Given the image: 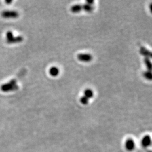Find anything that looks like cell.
Segmentation results:
<instances>
[{"instance_id":"7a4b0ae2","label":"cell","mask_w":152,"mask_h":152,"mask_svg":"<svg viewBox=\"0 0 152 152\" xmlns=\"http://www.w3.org/2000/svg\"><path fill=\"white\" fill-rule=\"evenodd\" d=\"M6 42L9 43H15L22 42L23 40V37L22 36H15L12 31H9L6 32Z\"/></svg>"},{"instance_id":"52a82bcc","label":"cell","mask_w":152,"mask_h":152,"mask_svg":"<svg viewBox=\"0 0 152 152\" xmlns=\"http://www.w3.org/2000/svg\"><path fill=\"white\" fill-rule=\"evenodd\" d=\"M60 73L59 69L56 66H52L49 69V74L52 77H56L58 76Z\"/></svg>"},{"instance_id":"8992f818","label":"cell","mask_w":152,"mask_h":152,"mask_svg":"<svg viewBox=\"0 0 152 152\" xmlns=\"http://www.w3.org/2000/svg\"><path fill=\"white\" fill-rule=\"evenodd\" d=\"M152 143L151 137L149 135H145L141 140V145L144 148H148L151 146Z\"/></svg>"},{"instance_id":"5bb4252c","label":"cell","mask_w":152,"mask_h":152,"mask_svg":"<svg viewBox=\"0 0 152 152\" xmlns=\"http://www.w3.org/2000/svg\"><path fill=\"white\" fill-rule=\"evenodd\" d=\"M89 99L85 96H83L80 99V102L83 104V105H87L89 102Z\"/></svg>"},{"instance_id":"8fae6325","label":"cell","mask_w":152,"mask_h":152,"mask_svg":"<svg viewBox=\"0 0 152 152\" xmlns=\"http://www.w3.org/2000/svg\"><path fill=\"white\" fill-rule=\"evenodd\" d=\"M94 10V7L92 5H90L87 3L85 4L84 5H82V10H85L86 12L90 13L92 12Z\"/></svg>"},{"instance_id":"ba28073f","label":"cell","mask_w":152,"mask_h":152,"mask_svg":"<svg viewBox=\"0 0 152 152\" xmlns=\"http://www.w3.org/2000/svg\"><path fill=\"white\" fill-rule=\"evenodd\" d=\"M140 54L142 55H144L145 56V58H150L152 56V54L151 52L150 51L147 50L146 48H144V47H141L140 48Z\"/></svg>"},{"instance_id":"6da1fadb","label":"cell","mask_w":152,"mask_h":152,"mask_svg":"<svg viewBox=\"0 0 152 152\" xmlns=\"http://www.w3.org/2000/svg\"><path fill=\"white\" fill-rule=\"evenodd\" d=\"M18 79L15 78L10 81L9 82L6 83L1 85L0 89L1 91L3 92H10L14 91L18 89V86L17 85Z\"/></svg>"},{"instance_id":"7c38bea8","label":"cell","mask_w":152,"mask_h":152,"mask_svg":"<svg viewBox=\"0 0 152 152\" xmlns=\"http://www.w3.org/2000/svg\"><path fill=\"white\" fill-rule=\"evenodd\" d=\"M144 63H145V64L148 70L149 71H151V70H152V63H151V60H149V58H145Z\"/></svg>"},{"instance_id":"3957f363","label":"cell","mask_w":152,"mask_h":152,"mask_svg":"<svg viewBox=\"0 0 152 152\" xmlns=\"http://www.w3.org/2000/svg\"><path fill=\"white\" fill-rule=\"evenodd\" d=\"M136 142L132 138L127 139L124 142V148L127 152L134 151L136 148Z\"/></svg>"},{"instance_id":"277c9868","label":"cell","mask_w":152,"mask_h":152,"mask_svg":"<svg viewBox=\"0 0 152 152\" xmlns=\"http://www.w3.org/2000/svg\"><path fill=\"white\" fill-rule=\"evenodd\" d=\"M1 16L5 18H16L19 16V14L15 10H5L1 13Z\"/></svg>"},{"instance_id":"9a60e30c","label":"cell","mask_w":152,"mask_h":152,"mask_svg":"<svg viewBox=\"0 0 152 152\" xmlns=\"http://www.w3.org/2000/svg\"><path fill=\"white\" fill-rule=\"evenodd\" d=\"M94 3V1H86V3L90 5H92V4Z\"/></svg>"},{"instance_id":"4fadbf2b","label":"cell","mask_w":152,"mask_h":152,"mask_svg":"<svg viewBox=\"0 0 152 152\" xmlns=\"http://www.w3.org/2000/svg\"><path fill=\"white\" fill-rule=\"evenodd\" d=\"M143 75H144V77L147 79H148V80L152 79V75L151 71H146L144 73Z\"/></svg>"},{"instance_id":"2e32d148","label":"cell","mask_w":152,"mask_h":152,"mask_svg":"<svg viewBox=\"0 0 152 152\" xmlns=\"http://www.w3.org/2000/svg\"><path fill=\"white\" fill-rule=\"evenodd\" d=\"M6 2L7 3H10L12 2V1H6Z\"/></svg>"},{"instance_id":"9c48e42d","label":"cell","mask_w":152,"mask_h":152,"mask_svg":"<svg viewBox=\"0 0 152 152\" xmlns=\"http://www.w3.org/2000/svg\"><path fill=\"white\" fill-rule=\"evenodd\" d=\"M82 10V5L77 4L71 7V11L73 13H79Z\"/></svg>"},{"instance_id":"30bf717a","label":"cell","mask_w":152,"mask_h":152,"mask_svg":"<svg viewBox=\"0 0 152 152\" xmlns=\"http://www.w3.org/2000/svg\"><path fill=\"white\" fill-rule=\"evenodd\" d=\"M84 96L89 99V100L94 96V92L90 89H86L84 91Z\"/></svg>"},{"instance_id":"5b68a950","label":"cell","mask_w":152,"mask_h":152,"mask_svg":"<svg viewBox=\"0 0 152 152\" xmlns=\"http://www.w3.org/2000/svg\"><path fill=\"white\" fill-rule=\"evenodd\" d=\"M77 59L80 62L88 63L91 62L92 60V56L90 54L81 53V54H79L77 55Z\"/></svg>"}]
</instances>
